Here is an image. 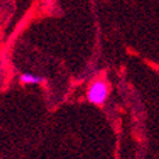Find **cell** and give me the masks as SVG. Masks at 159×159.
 Here are the masks:
<instances>
[{"label":"cell","mask_w":159,"mask_h":159,"mask_svg":"<svg viewBox=\"0 0 159 159\" xmlns=\"http://www.w3.org/2000/svg\"><path fill=\"white\" fill-rule=\"evenodd\" d=\"M88 101L92 102L94 105H101L104 104L106 97H107V85L106 83L101 82V80H97L91 84L89 89H88Z\"/></svg>","instance_id":"obj_1"},{"label":"cell","mask_w":159,"mask_h":159,"mask_svg":"<svg viewBox=\"0 0 159 159\" xmlns=\"http://www.w3.org/2000/svg\"><path fill=\"white\" fill-rule=\"evenodd\" d=\"M21 83L23 84H40L43 82V78L40 75H35V74H30V73H25L20 76Z\"/></svg>","instance_id":"obj_2"}]
</instances>
